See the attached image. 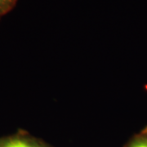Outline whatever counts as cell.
I'll return each instance as SVG.
<instances>
[{"mask_svg":"<svg viewBox=\"0 0 147 147\" xmlns=\"http://www.w3.org/2000/svg\"><path fill=\"white\" fill-rule=\"evenodd\" d=\"M0 147H53L26 131L0 137Z\"/></svg>","mask_w":147,"mask_h":147,"instance_id":"6da1fadb","label":"cell"},{"mask_svg":"<svg viewBox=\"0 0 147 147\" xmlns=\"http://www.w3.org/2000/svg\"><path fill=\"white\" fill-rule=\"evenodd\" d=\"M123 147H147V126L134 134Z\"/></svg>","mask_w":147,"mask_h":147,"instance_id":"7a4b0ae2","label":"cell"},{"mask_svg":"<svg viewBox=\"0 0 147 147\" xmlns=\"http://www.w3.org/2000/svg\"><path fill=\"white\" fill-rule=\"evenodd\" d=\"M17 0H0V18L12 10Z\"/></svg>","mask_w":147,"mask_h":147,"instance_id":"3957f363","label":"cell"}]
</instances>
